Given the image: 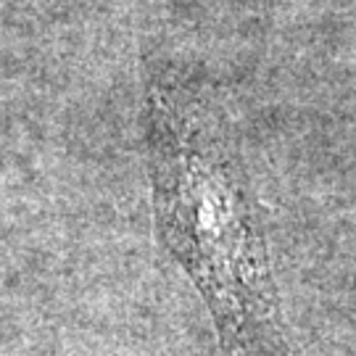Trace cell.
<instances>
[{
  "mask_svg": "<svg viewBox=\"0 0 356 356\" xmlns=\"http://www.w3.org/2000/svg\"><path fill=\"white\" fill-rule=\"evenodd\" d=\"M148 143L161 238L211 306L227 356H288L264 243L241 188L211 143L153 85Z\"/></svg>",
  "mask_w": 356,
  "mask_h": 356,
  "instance_id": "1",
  "label": "cell"
}]
</instances>
